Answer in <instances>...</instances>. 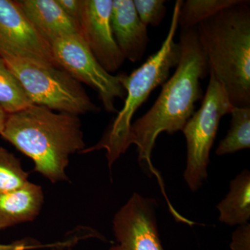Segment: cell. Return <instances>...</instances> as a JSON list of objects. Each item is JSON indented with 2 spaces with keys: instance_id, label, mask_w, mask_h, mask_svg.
Returning a JSON list of instances; mask_svg holds the SVG:
<instances>
[{
  "instance_id": "cell-1",
  "label": "cell",
  "mask_w": 250,
  "mask_h": 250,
  "mask_svg": "<svg viewBox=\"0 0 250 250\" xmlns=\"http://www.w3.org/2000/svg\"><path fill=\"white\" fill-rule=\"evenodd\" d=\"M178 43L181 55L175 72L162 85L150 109L131 125L126 141L128 148L137 146L138 161L149 175L159 177L151 161L158 136L182 131L195 113V103L202 98L200 80L209 74L197 27L182 29Z\"/></svg>"
},
{
  "instance_id": "cell-2",
  "label": "cell",
  "mask_w": 250,
  "mask_h": 250,
  "mask_svg": "<svg viewBox=\"0 0 250 250\" xmlns=\"http://www.w3.org/2000/svg\"><path fill=\"white\" fill-rule=\"evenodd\" d=\"M0 135L30 158L34 170L52 183L68 180L65 170L70 156L85 147L78 116L35 104L7 114Z\"/></svg>"
},
{
  "instance_id": "cell-3",
  "label": "cell",
  "mask_w": 250,
  "mask_h": 250,
  "mask_svg": "<svg viewBox=\"0 0 250 250\" xmlns=\"http://www.w3.org/2000/svg\"><path fill=\"white\" fill-rule=\"evenodd\" d=\"M208 70L233 106L250 107V1L241 0L197 27Z\"/></svg>"
},
{
  "instance_id": "cell-4",
  "label": "cell",
  "mask_w": 250,
  "mask_h": 250,
  "mask_svg": "<svg viewBox=\"0 0 250 250\" xmlns=\"http://www.w3.org/2000/svg\"><path fill=\"white\" fill-rule=\"evenodd\" d=\"M182 3V0H177L174 4L170 29L159 50L129 75L125 74L123 80L126 91L124 106L118 112L103 139L96 146L82 153L106 149L108 165L111 166L126 152L128 149L126 141L134 113L147 100L153 90L165 83L170 76L171 69L177 67L179 62L180 47L174 39L179 27Z\"/></svg>"
},
{
  "instance_id": "cell-5",
  "label": "cell",
  "mask_w": 250,
  "mask_h": 250,
  "mask_svg": "<svg viewBox=\"0 0 250 250\" xmlns=\"http://www.w3.org/2000/svg\"><path fill=\"white\" fill-rule=\"evenodd\" d=\"M1 57L33 104L77 116L100 111L81 83L61 67L31 59Z\"/></svg>"
},
{
  "instance_id": "cell-6",
  "label": "cell",
  "mask_w": 250,
  "mask_h": 250,
  "mask_svg": "<svg viewBox=\"0 0 250 250\" xmlns=\"http://www.w3.org/2000/svg\"><path fill=\"white\" fill-rule=\"evenodd\" d=\"M210 79L201 106L182 129L187 145V167L184 178L192 192L197 191L208 177L210 152L220 120L230 114L233 106L223 83L209 72Z\"/></svg>"
},
{
  "instance_id": "cell-7",
  "label": "cell",
  "mask_w": 250,
  "mask_h": 250,
  "mask_svg": "<svg viewBox=\"0 0 250 250\" xmlns=\"http://www.w3.org/2000/svg\"><path fill=\"white\" fill-rule=\"evenodd\" d=\"M50 45L57 65L80 83H84L95 90L106 111L116 113V99L123 100L126 97L123 85L125 74L115 76L106 71L80 34L60 38L51 42Z\"/></svg>"
},
{
  "instance_id": "cell-8",
  "label": "cell",
  "mask_w": 250,
  "mask_h": 250,
  "mask_svg": "<svg viewBox=\"0 0 250 250\" xmlns=\"http://www.w3.org/2000/svg\"><path fill=\"white\" fill-rule=\"evenodd\" d=\"M155 199L134 192L115 215L116 244L110 250H165L158 229Z\"/></svg>"
},
{
  "instance_id": "cell-9",
  "label": "cell",
  "mask_w": 250,
  "mask_h": 250,
  "mask_svg": "<svg viewBox=\"0 0 250 250\" xmlns=\"http://www.w3.org/2000/svg\"><path fill=\"white\" fill-rule=\"evenodd\" d=\"M0 56L31 59L59 67L50 44L31 24L16 1L0 0Z\"/></svg>"
},
{
  "instance_id": "cell-10",
  "label": "cell",
  "mask_w": 250,
  "mask_h": 250,
  "mask_svg": "<svg viewBox=\"0 0 250 250\" xmlns=\"http://www.w3.org/2000/svg\"><path fill=\"white\" fill-rule=\"evenodd\" d=\"M113 0H82L80 34L97 61L109 73L125 59L113 37L111 25Z\"/></svg>"
},
{
  "instance_id": "cell-11",
  "label": "cell",
  "mask_w": 250,
  "mask_h": 250,
  "mask_svg": "<svg viewBox=\"0 0 250 250\" xmlns=\"http://www.w3.org/2000/svg\"><path fill=\"white\" fill-rule=\"evenodd\" d=\"M111 25L125 59L134 62L141 61L149 40L147 27L140 20L133 0H113Z\"/></svg>"
},
{
  "instance_id": "cell-12",
  "label": "cell",
  "mask_w": 250,
  "mask_h": 250,
  "mask_svg": "<svg viewBox=\"0 0 250 250\" xmlns=\"http://www.w3.org/2000/svg\"><path fill=\"white\" fill-rule=\"evenodd\" d=\"M16 3L49 44L64 36L80 34L79 24L64 12L57 0H19Z\"/></svg>"
},
{
  "instance_id": "cell-13",
  "label": "cell",
  "mask_w": 250,
  "mask_h": 250,
  "mask_svg": "<svg viewBox=\"0 0 250 250\" xmlns=\"http://www.w3.org/2000/svg\"><path fill=\"white\" fill-rule=\"evenodd\" d=\"M43 202L42 188L29 182L18 190L0 195V231L33 221L40 213Z\"/></svg>"
},
{
  "instance_id": "cell-14",
  "label": "cell",
  "mask_w": 250,
  "mask_h": 250,
  "mask_svg": "<svg viewBox=\"0 0 250 250\" xmlns=\"http://www.w3.org/2000/svg\"><path fill=\"white\" fill-rule=\"evenodd\" d=\"M217 208L221 223L231 227L248 223L250 220L249 170H243L231 181L229 191Z\"/></svg>"
},
{
  "instance_id": "cell-15",
  "label": "cell",
  "mask_w": 250,
  "mask_h": 250,
  "mask_svg": "<svg viewBox=\"0 0 250 250\" xmlns=\"http://www.w3.org/2000/svg\"><path fill=\"white\" fill-rule=\"evenodd\" d=\"M230 114V129L218 145L216 149L218 156L233 154L250 147V107L234 106Z\"/></svg>"
},
{
  "instance_id": "cell-16",
  "label": "cell",
  "mask_w": 250,
  "mask_h": 250,
  "mask_svg": "<svg viewBox=\"0 0 250 250\" xmlns=\"http://www.w3.org/2000/svg\"><path fill=\"white\" fill-rule=\"evenodd\" d=\"M241 0H187L179 11V25L182 29L197 27L200 23Z\"/></svg>"
},
{
  "instance_id": "cell-17",
  "label": "cell",
  "mask_w": 250,
  "mask_h": 250,
  "mask_svg": "<svg viewBox=\"0 0 250 250\" xmlns=\"http://www.w3.org/2000/svg\"><path fill=\"white\" fill-rule=\"evenodd\" d=\"M32 104L22 85L0 56V107L11 114Z\"/></svg>"
},
{
  "instance_id": "cell-18",
  "label": "cell",
  "mask_w": 250,
  "mask_h": 250,
  "mask_svg": "<svg viewBox=\"0 0 250 250\" xmlns=\"http://www.w3.org/2000/svg\"><path fill=\"white\" fill-rule=\"evenodd\" d=\"M29 173L21 161L7 149L0 147V195L15 191L25 186Z\"/></svg>"
},
{
  "instance_id": "cell-19",
  "label": "cell",
  "mask_w": 250,
  "mask_h": 250,
  "mask_svg": "<svg viewBox=\"0 0 250 250\" xmlns=\"http://www.w3.org/2000/svg\"><path fill=\"white\" fill-rule=\"evenodd\" d=\"M135 9L141 22L146 27H157L166 14V1L164 0H133Z\"/></svg>"
},
{
  "instance_id": "cell-20",
  "label": "cell",
  "mask_w": 250,
  "mask_h": 250,
  "mask_svg": "<svg viewBox=\"0 0 250 250\" xmlns=\"http://www.w3.org/2000/svg\"><path fill=\"white\" fill-rule=\"evenodd\" d=\"M231 250H250V224L239 225L233 233Z\"/></svg>"
},
{
  "instance_id": "cell-21",
  "label": "cell",
  "mask_w": 250,
  "mask_h": 250,
  "mask_svg": "<svg viewBox=\"0 0 250 250\" xmlns=\"http://www.w3.org/2000/svg\"><path fill=\"white\" fill-rule=\"evenodd\" d=\"M57 1L64 12L79 24L82 15V0H57Z\"/></svg>"
},
{
  "instance_id": "cell-22",
  "label": "cell",
  "mask_w": 250,
  "mask_h": 250,
  "mask_svg": "<svg viewBox=\"0 0 250 250\" xmlns=\"http://www.w3.org/2000/svg\"><path fill=\"white\" fill-rule=\"evenodd\" d=\"M25 243L18 242L11 245H0V250H25Z\"/></svg>"
},
{
  "instance_id": "cell-23",
  "label": "cell",
  "mask_w": 250,
  "mask_h": 250,
  "mask_svg": "<svg viewBox=\"0 0 250 250\" xmlns=\"http://www.w3.org/2000/svg\"><path fill=\"white\" fill-rule=\"evenodd\" d=\"M6 117H7V113L0 107V134H1L3 129H4Z\"/></svg>"
}]
</instances>
